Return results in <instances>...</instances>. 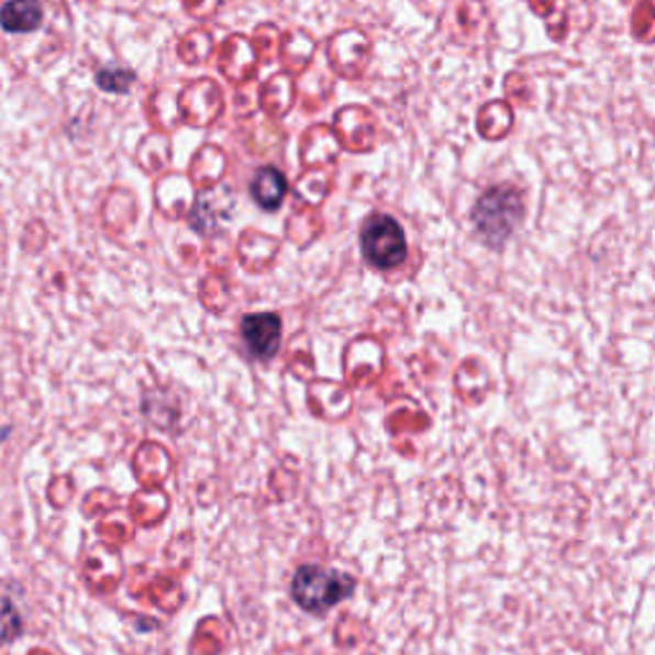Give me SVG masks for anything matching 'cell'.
I'll list each match as a JSON object with an SVG mask.
<instances>
[{
    "label": "cell",
    "instance_id": "cell-2",
    "mask_svg": "<svg viewBox=\"0 0 655 655\" xmlns=\"http://www.w3.org/2000/svg\"><path fill=\"white\" fill-rule=\"evenodd\" d=\"M356 589L351 574L323 566H302L292 579V599L310 614H325L348 599Z\"/></svg>",
    "mask_w": 655,
    "mask_h": 655
},
{
    "label": "cell",
    "instance_id": "cell-1",
    "mask_svg": "<svg viewBox=\"0 0 655 655\" xmlns=\"http://www.w3.org/2000/svg\"><path fill=\"white\" fill-rule=\"evenodd\" d=\"M522 215H525V206H522V195L514 190L512 185H497L481 195L474 202L471 223L485 244L499 248L507 238L512 236L518 229Z\"/></svg>",
    "mask_w": 655,
    "mask_h": 655
},
{
    "label": "cell",
    "instance_id": "cell-3",
    "mask_svg": "<svg viewBox=\"0 0 655 655\" xmlns=\"http://www.w3.org/2000/svg\"><path fill=\"white\" fill-rule=\"evenodd\" d=\"M362 252L374 269H395L408 259V238L392 215L377 213L362 229Z\"/></svg>",
    "mask_w": 655,
    "mask_h": 655
},
{
    "label": "cell",
    "instance_id": "cell-4",
    "mask_svg": "<svg viewBox=\"0 0 655 655\" xmlns=\"http://www.w3.org/2000/svg\"><path fill=\"white\" fill-rule=\"evenodd\" d=\"M241 338L248 351L262 362H267L279 351L282 341V321L275 313H252L241 321Z\"/></svg>",
    "mask_w": 655,
    "mask_h": 655
},
{
    "label": "cell",
    "instance_id": "cell-8",
    "mask_svg": "<svg viewBox=\"0 0 655 655\" xmlns=\"http://www.w3.org/2000/svg\"><path fill=\"white\" fill-rule=\"evenodd\" d=\"M98 88L106 90V92H115V96H123V92H129L131 85H134V73L131 69H121V67H103L98 73Z\"/></svg>",
    "mask_w": 655,
    "mask_h": 655
},
{
    "label": "cell",
    "instance_id": "cell-7",
    "mask_svg": "<svg viewBox=\"0 0 655 655\" xmlns=\"http://www.w3.org/2000/svg\"><path fill=\"white\" fill-rule=\"evenodd\" d=\"M23 620L11 595H0V643H11L21 635Z\"/></svg>",
    "mask_w": 655,
    "mask_h": 655
},
{
    "label": "cell",
    "instance_id": "cell-6",
    "mask_svg": "<svg viewBox=\"0 0 655 655\" xmlns=\"http://www.w3.org/2000/svg\"><path fill=\"white\" fill-rule=\"evenodd\" d=\"M252 195L264 210H277L279 206H282V200L287 195V179L282 171L275 167H264L256 171V177L252 182Z\"/></svg>",
    "mask_w": 655,
    "mask_h": 655
},
{
    "label": "cell",
    "instance_id": "cell-5",
    "mask_svg": "<svg viewBox=\"0 0 655 655\" xmlns=\"http://www.w3.org/2000/svg\"><path fill=\"white\" fill-rule=\"evenodd\" d=\"M44 13L38 0H8V3L0 8V26L11 34H29V31H36L42 26Z\"/></svg>",
    "mask_w": 655,
    "mask_h": 655
}]
</instances>
